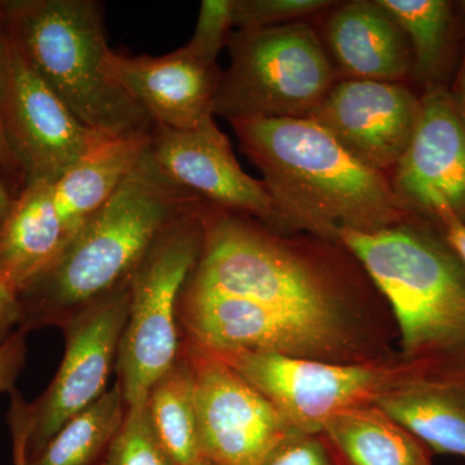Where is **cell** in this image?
<instances>
[{
    "instance_id": "cell-1",
    "label": "cell",
    "mask_w": 465,
    "mask_h": 465,
    "mask_svg": "<svg viewBox=\"0 0 465 465\" xmlns=\"http://www.w3.org/2000/svg\"><path fill=\"white\" fill-rule=\"evenodd\" d=\"M203 228L186 287L258 302L382 358L366 347L358 323L374 284L342 244L274 231L208 202Z\"/></svg>"
},
{
    "instance_id": "cell-2",
    "label": "cell",
    "mask_w": 465,
    "mask_h": 465,
    "mask_svg": "<svg viewBox=\"0 0 465 465\" xmlns=\"http://www.w3.org/2000/svg\"><path fill=\"white\" fill-rule=\"evenodd\" d=\"M242 153L262 174L274 231L339 242L341 232H372L409 219L388 174L361 163L312 119L229 122Z\"/></svg>"
},
{
    "instance_id": "cell-3",
    "label": "cell",
    "mask_w": 465,
    "mask_h": 465,
    "mask_svg": "<svg viewBox=\"0 0 465 465\" xmlns=\"http://www.w3.org/2000/svg\"><path fill=\"white\" fill-rule=\"evenodd\" d=\"M203 202L173 182L149 148L57 259L18 295L20 327H63L130 278L158 238Z\"/></svg>"
},
{
    "instance_id": "cell-4",
    "label": "cell",
    "mask_w": 465,
    "mask_h": 465,
    "mask_svg": "<svg viewBox=\"0 0 465 465\" xmlns=\"http://www.w3.org/2000/svg\"><path fill=\"white\" fill-rule=\"evenodd\" d=\"M339 242L391 305L400 358L430 375L465 378V266L443 238L410 216Z\"/></svg>"
},
{
    "instance_id": "cell-5",
    "label": "cell",
    "mask_w": 465,
    "mask_h": 465,
    "mask_svg": "<svg viewBox=\"0 0 465 465\" xmlns=\"http://www.w3.org/2000/svg\"><path fill=\"white\" fill-rule=\"evenodd\" d=\"M5 32L84 125L105 136L149 133L148 114L104 72L110 48L96 0H29L2 7Z\"/></svg>"
},
{
    "instance_id": "cell-6",
    "label": "cell",
    "mask_w": 465,
    "mask_h": 465,
    "mask_svg": "<svg viewBox=\"0 0 465 465\" xmlns=\"http://www.w3.org/2000/svg\"><path fill=\"white\" fill-rule=\"evenodd\" d=\"M213 115L240 119L311 118L338 73L313 25L305 21L237 30L228 42Z\"/></svg>"
},
{
    "instance_id": "cell-7",
    "label": "cell",
    "mask_w": 465,
    "mask_h": 465,
    "mask_svg": "<svg viewBox=\"0 0 465 465\" xmlns=\"http://www.w3.org/2000/svg\"><path fill=\"white\" fill-rule=\"evenodd\" d=\"M204 202L171 225L131 274L130 314L115 365L127 406L145 402L182 353L180 296L200 259Z\"/></svg>"
},
{
    "instance_id": "cell-8",
    "label": "cell",
    "mask_w": 465,
    "mask_h": 465,
    "mask_svg": "<svg viewBox=\"0 0 465 465\" xmlns=\"http://www.w3.org/2000/svg\"><path fill=\"white\" fill-rule=\"evenodd\" d=\"M211 353L271 401L290 430L304 433H322L332 415L374 403L384 391L420 370L400 357L338 363L247 351Z\"/></svg>"
},
{
    "instance_id": "cell-9",
    "label": "cell",
    "mask_w": 465,
    "mask_h": 465,
    "mask_svg": "<svg viewBox=\"0 0 465 465\" xmlns=\"http://www.w3.org/2000/svg\"><path fill=\"white\" fill-rule=\"evenodd\" d=\"M130 278L61 327L66 341L63 362L47 391L27 407V459L36 457L64 424L105 393L130 314Z\"/></svg>"
},
{
    "instance_id": "cell-10",
    "label": "cell",
    "mask_w": 465,
    "mask_h": 465,
    "mask_svg": "<svg viewBox=\"0 0 465 465\" xmlns=\"http://www.w3.org/2000/svg\"><path fill=\"white\" fill-rule=\"evenodd\" d=\"M3 124L25 186L54 185L91 150L112 139L91 130L70 112L5 29Z\"/></svg>"
},
{
    "instance_id": "cell-11",
    "label": "cell",
    "mask_w": 465,
    "mask_h": 465,
    "mask_svg": "<svg viewBox=\"0 0 465 465\" xmlns=\"http://www.w3.org/2000/svg\"><path fill=\"white\" fill-rule=\"evenodd\" d=\"M179 322L188 342L210 351H247L338 363L375 360L335 336L258 302L186 286L180 296Z\"/></svg>"
},
{
    "instance_id": "cell-12",
    "label": "cell",
    "mask_w": 465,
    "mask_h": 465,
    "mask_svg": "<svg viewBox=\"0 0 465 465\" xmlns=\"http://www.w3.org/2000/svg\"><path fill=\"white\" fill-rule=\"evenodd\" d=\"M202 454L213 465H260L291 432L271 401L222 358L186 341Z\"/></svg>"
},
{
    "instance_id": "cell-13",
    "label": "cell",
    "mask_w": 465,
    "mask_h": 465,
    "mask_svg": "<svg viewBox=\"0 0 465 465\" xmlns=\"http://www.w3.org/2000/svg\"><path fill=\"white\" fill-rule=\"evenodd\" d=\"M420 99L403 82L344 78L311 115L361 163L393 173L414 134Z\"/></svg>"
},
{
    "instance_id": "cell-14",
    "label": "cell",
    "mask_w": 465,
    "mask_h": 465,
    "mask_svg": "<svg viewBox=\"0 0 465 465\" xmlns=\"http://www.w3.org/2000/svg\"><path fill=\"white\" fill-rule=\"evenodd\" d=\"M150 134L153 157L177 185L213 206L274 229L273 202L264 183L244 173L213 116L189 130L153 124Z\"/></svg>"
},
{
    "instance_id": "cell-15",
    "label": "cell",
    "mask_w": 465,
    "mask_h": 465,
    "mask_svg": "<svg viewBox=\"0 0 465 465\" xmlns=\"http://www.w3.org/2000/svg\"><path fill=\"white\" fill-rule=\"evenodd\" d=\"M407 213L427 216L434 198H442L465 222V122L454 97L430 85L406 152L391 179Z\"/></svg>"
},
{
    "instance_id": "cell-16",
    "label": "cell",
    "mask_w": 465,
    "mask_h": 465,
    "mask_svg": "<svg viewBox=\"0 0 465 465\" xmlns=\"http://www.w3.org/2000/svg\"><path fill=\"white\" fill-rule=\"evenodd\" d=\"M104 72L148 114L154 125L189 130L213 115L220 72L183 47L163 56H128L109 50Z\"/></svg>"
},
{
    "instance_id": "cell-17",
    "label": "cell",
    "mask_w": 465,
    "mask_h": 465,
    "mask_svg": "<svg viewBox=\"0 0 465 465\" xmlns=\"http://www.w3.org/2000/svg\"><path fill=\"white\" fill-rule=\"evenodd\" d=\"M324 35L327 52L348 79L399 84L412 74L409 39L378 0L336 2Z\"/></svg>"
},
{
    "instance_id": "cell-18",
    "label": "cell",
    "mask_w": 465,
    "mask_h": 465,
    "mask_svg": "<svg viewBox=\"0 0 465 465\" xmlns=\"http://www.w3.org/2000/svg\"><path fill=\"white\" fill-rule=\"evenodd\" d=\"M374 403L432 454L465 458V378L418 370Z\"/></svg>"
},
{
    "instance_id": "cell-19",
    "label": "cell",
    "mask_w": 465,
    "mask_h": 465,
    "mask_svg": "<svg viewBox=\"0 0 465 465\" xmlns=\"http://www.w3.org/2000/svg\"><path fill=\"white\" fill-rule=\"evenodd\" d=\"M66 241L54 185L25 186L0 226V272L17 295L57 259Z\"/></svg>"
},
{
    "instance_id": "cell-20",
    "label": "cell",
    "mask_w": 465,
    "mask_h": 465,
    "mask_svg": "<svg viewBox=\"0 0 465 465\" xmlns=\"http://www.w3.org/2000/svg\"><path fill=\"white\" fill-rule=\"evenodd\" d=\"M150 133L127 134L101 143L54 183V204L67 241L106 203L140 163L152 143Z\"/></svg>"
},
{
    "instance_id": "cell-21",
    "label": "cell",
    "mask_w": 465,
    "mask_h": 465,
    "mask_svg": "<svg viewBox=\"0 0 465 465\" xmlns=\"http://www.w3.org/2000/svg\"><path fill=\"white\" fill-rule=\"evenodd\" d=\"M322 434L341 465H432V451L375 403L332 415Z\"/></svg>"
},
{
    "instance_id": "cell-22",
    "label": "cell",
    "mask_w": 465,
    "mask_h": 465,
    "mask_svg": "<svg viewBox=\"0 0 465 465\" xmlns=\"http://www.w3.org/2000/svg\"><path fill=\"white\" fill-rule=\"evenodd\" d=\"M150 424L174 465H200L202 454L191 361L182 353L146 397Z\"/></svg>"
},
{
    "instance_id": "cell-23",
    "label": "cell",
    "mask_w": 465,
    "mask_h": 465,
    "mask_svg": "<svg viewBox=\"0 0 465 465\" xmlns=\"http://www.w3.org/2000/svg\"><path fill=\"white\" fill-rule=\"evenodd\" d=\"M127 403L116 382L96 402L73 416L26 465H103L124 423Z\"/></svg>"
},
{
    "instance_id": "cell-24",
    "label": "cell",
    "mask_w": 465,
    "mask_h": 465,
    "mask_svg": "<svg viewBox=\"0 0 465 465\" xmlns=\"http://www.w3.org/2000/svg\"><path fill=\"white\" fill-rule=\"evenodd\" d=\"M403 30L411 47L412 75L430 78L439 70L448 45L451 7L443 0H378Z\"/></svg>"
},
{
    "instance_id": "cell-25",
    "label": "cell",
    "mask_w": 465,
    "mask_h": 465,
    "mask_svg": "<svg viewBox=\"0 0 465 465\" xmlns=\"http://www.w3.org/2000/svg\"><path fill=\"white\" fill-rule=\"evenodd\" d=\"M103 465H174L153 430L146 401L127 406Z\"/></svg>"
},
{
    "instance_id": "cell-26",
    "label": "cell",
    "mask_w": 465,
    "mask_h": 465,
    "mask_svg": "<svg viewBox=\"0 0 465 465\" xmlns=\"http://www.w3.org/2000/svg\"><path fill=\"white\" fill-rule=\"evenodd\" d=\"M335 5L330 0H232V26L258 30L284 25Z\"/></svg>"
},
{
    "instance_id": "cell-27",
    "label": "cell",
    "mask_w": 465,
    "mask_h": 465,
    "mask_svg": "<svg viewBox=\"0 0 465 465\" xmlns=\"http://www.w3.org/2000/svg\"><path fill=\"white\" fill-rule=\"evenodd\" d=\"M232 27V0H203L194 34L183 50L207 65H217V57L228 45Z\"/></svg>"
},
{
    "instance_id": "cell-28",
    "label": "cell",
    "mask_w": 465,
    "mask_h": 465,
    "mask_svg": "<svg viewBox=\"0 0 465 465\" xmlns=\"http://www.w3.org/2000/svg\"><path fill=\"white\" fill-rule=\"evenodd\" d=\"M260 465H341L322 433L291 430Z\"/></svg>"
},
{
    "instance_id": "cell-29",
    "label": "cell",
    "mask_w": 465,
    "mask_h": 465,
    "mask_svg": "<svg viewBox=\"0 0 465 465\" xmlns=\"http://www.w3.org/2000/svg\"><path fill=\"white\" fill-rule=\"evenodd\" d=\"M27 332V330L18 327L0 347V393L15 390V382L25 366Z\"/></svg>"
},
{
    "instance_id": "cell-30",
    "label": "cell",
    "mask_w": 465,
    "mask_h": 465,
    "mask_svg": "<svg viewBox=\"0 0 465 465\" xmlns=\"http://www.w3.org/2000/svg\"><path fill=\"white\" fill-rule=\"evenodd\" d=\"M428 216L436 220L440 226V232L452 251L457 253L465 266V222L459 217L442 198H434L430 204Z\"/></svg>"
},
{
    "instance_id": "cell-31",
    "label": "cell",
    "mask_w": 465,
    "mask_h": 465,
    "mask_svg": "<svg viewBox=\"0 0 465 465\" xmlns=\"http://www.w3.org/2000/svg\"><path fill=\"white\" fill-rule=\"evenodd\" d=\"M29 403L17 391H12V402L8 412V424L12 436V454L15 465H26V445L29 439Z\"/></svg>"
},
{
    "instance_id": "cell-32",
    "label": "cell",
    "mask_w": 465,
    "mask_h": 465,
    "mask_svg": "<svg viewBox=\"0 0 465 465\" xmlns=\"http://www.w3.org/2000/svg\"><path fill=\"white\" fill-rule=\"evenodd\" d=\"M20 324V300L0 272V347L14 335Z\"/></svg>"
},
{
    "instance_id": "cell-33",
    "label": "cell",
    "mask_w": 465,
    "mask_h": 465,
    "mask_svg": "<svg viewBox=\"0 0 465 465\" xmlns=\"http://www.w3.org/2000/svg\"><path fill=\"white\" fill-rule=\"evenodd\" d=\"M3 97H5V30H0V166L9 173H17L16 163L9 149L3 124Z\"/></svg>"
},
{
    "instance_id": "cell-34",
    "label": "cell",
    "mask_w": 465,
    "mask_h": 465,
    "mask_svg": "<svg viewBox=\"0 0 465 465\" xmlns=\"http://www.w3.org/2000/svg\"><path fill=\"white\" fill-rule=\"evenodd\" d=\"M455 90L452 97L457 103L459 112L463 116L465 122V54L463 63H461L460 69H459L457 84H455Z\"/></svg>"
},
{
    "instance_id": "cell-35",
    "label": "cell",
    "mask_w": 465,
    "mask_h": 465,
    "mask_svg": "<svg viewBox=\"0 0 465 465\" xmlns=\"http://www.w3.org/2000/svg\"><path fill=\"white\" fill-rule=\"evenodd\" d=\"M15 200L9 194L5 183L0 180V226L7 219L12 207H14Z\"/></svg>"
},
{
    "instance_id": "cell-36",
    "label": "cell",
    "mask_w": 465,
    "mask_h": 465,
    "mask_svg": "<svg viewBox=\"0 0 465 465\" xmlns=\"http://www.w3.org/2000/svg\"><path fill=\"white\" fill-rule=\"evenodd\" d=\"M200 465H213V464H211L210 461H208V460H204V461H202V463Z\"/></svg>"
},
{
    "instance_id": "cell-37",
    "label": "cell",
    "mask_w": 465,
    "mask_h": 465,
    "mask_svg": "<svg viewBox=\"0 0 465 465\" xmlns=\"http://www.w3.org/2000/svg\"><path fill=\"white\" fill-rule=\"evenodd\" d=\"M461 5H463V8L465 9V2L461 3Z\"/></svg>"
},
{
    "instance_id": "cell-38",
    "label": "cell",
    "mask_w": 465,
    "mask_h": 465,
    "mask_svg": "<svg viewBox=\"0 0 465 465\" xmlns=\"http://www.w3.org/2000/svg\"><path fill=\"white\" fill-rule=\"evenodd\" d=\"M433 465V464H432Z\"/></svg>"
}]
</instances>
